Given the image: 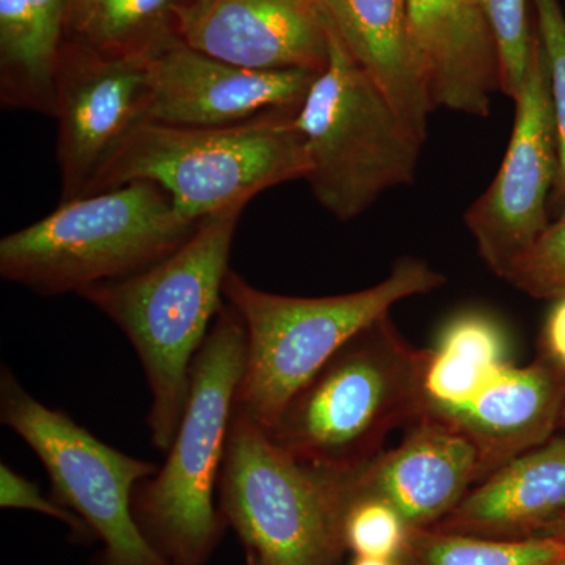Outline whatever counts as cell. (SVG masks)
I'll use <instances>...</instances> for the list:
<instances>
[{"instance_id":"6da1fadb","label":"cell","mask_w":565,"mask_h":565,"mask_svg":"<svg viewBox=\"0 0 565 565\" xmlns=\"http://www.w3.org/2000/svg\"><path fill=\"white\" fill-rule=\"evenodd\" d=\"M245 206L204 218L154 266L79 292L125 333L151 392V441L167 452L188 404L191 370L223 307V285Z\"/></svg>"},{"instance_id":"7a4b0ae2","label":"cell","mask_w":565,"mask_h":565,"mask_svg":"<svg viewBox=\"0 0 565 565\" xmlns=\"http://www.w3.org/2000/svg\"><path fill=\"white\" fill-rule=\"evenodd\" d=\"M429 359L430 349L415 348L388 313L381 316L300 386L267 437L319 470H356L382 451L396 427L423 414Z\"/></svg>"},{"instance_id":"3957f363","label":"cell","mask_w":565,"mask_h":565,"mask_svg":"<svg viewBox=\"0 0 565 565\" xmlns=\"http://www.w3.org/2000/svg\"><path fill=\"white\" fill-rule=\"evenodd\" d=\"M446 278L418 258L397 259L385 280L362 291L289 297L262 291L230 269L223 296L245 327L243 377L234 411L264 433L300 386L341 345L407 297L435 291Z\"/></svg>"},{"instance_id":"277c9868","label":"cell","mask_w":565,"mask_h":565,"mask_svg":"<svg viewBox=\"0 0 565 565\" xmlns=\"http://www.w3.org/2000/svg\"><path fill=\"white\" fill-rule=\"evenodd\" d=\"M244 359L243 319L223 303L193 360L188 404L166 463L134 492V516L170 565H204L226 526L214 493Z\"/></svg>"},{"instance_id":"5b68a950","label":"cell","mask_w":565,"mask_h":565,"mask_svg":"<svg viewBox=\"0 0 565 565\" xmlns=\"http://www.w3.org/2000/svg\"><path fill=\"white\" fill-rule=\"evenodd\" d=\"M200 223L182 218L159 185L132 181L61 202L46 217L2 237L0 277L41 296L79 294L162 262Z\"/></svg>"},{"instance_id":"8992f818","label":"cell","mask_w":565,"mask_h":565,"mask_svg":"<svg viewBox=\"0 0 565 565\" xmlns=\"http://www.w3.org/2000/svg\"><path fill=\"white\" fill-rule=\"evenodd\" d=\"M297 111H273L241 125L185 128L145 121L99 174L90 195L150 181L191 223L233 207L274 185L305 180L307 150Z\"/></svg>"},{"instance_id":"52a82bcc","label":"cell","mask_w":565,"mask_h":565,"mask_svg":"<svg viewBox=\"0 0 565 565\" xmlns=\"http://www.w3.org/2000/svg\"><path fill=\"white\" fill-rule=\"evenodd\" d=\"M296 125L307 150L305 181L340 221L359 217L382 193L414 182L422 141L332 28L329 63L297 110Z\"/></svg>"},{"instance_id":"ba28073f","label":"cell","mask_w":565,"mask_h":565,"mask_svg":"<svg viewBox=\"0 0 565 565\" xmlns=\"http://www.w3.org/2000/svg\"><path fill=\"white\" fill-rule=\"evenodd\" d=\"M218 511L256 565H343L345 501L334 471L286 455L233 412Z\"/></svg>"},{"instance_id":"9c48e42d","label":"cell","mask_w":565,"mask_h":565,"mask_svg":"<svg viewBox=\"0 0 565 565\" xmlns=\"http://www.w3.org/2000/svg\"><path fill=\"white\" fill-rule=\"evenodd\" d=\"M0 419L39 456L52 500L81 516L103 542L102 565H170L132 511L136 487L159 467L111 448L65 412L40 403L7 366L0 374Z\"/></svg>"},{"instance_id":"30bf717a","label":"cell","mask_w":565,"mask_h":565,"mask_svg":"<svg viewBox=\"0 0 565 565\" xmlns=\"http://www.w3.org/2000/svg\"><path fill=\"white\" fill-rule=\"evenodd\" d=\"M514 103V129L503 163L465 214L482 262L500 278H505L552 223L550 199L559 170V148L548 65L539 35L525 84Z\"/></svg>"},{"instance_id":"8fae6325","label":"cell","mask_w":565,"mask_h":565,"mask_svg":"<svg viewBox=\"0 0 565 565\" xmlns=\"http://www.w3.org/2000/svg\"><path fill=\"white\" fill-rule=\"evenodd\" d=\"M150 102L148 58L110 57L66 35L55 73L61 202L90 195L122 143L148 121Z\"/></svg>"},{"instance_id":"7c38bea8","label":"cell","mask_w":565,"mask_h":565,"mask_svg":"<svg viewBox=\"0 0 565 565\" xmlns=\"http://www.w3.org/2000/svg\"><path fill=\"white\" fill-rule=\"evenodd\" d=\"M318 74L244 68L193 50L178 39L150 58L148 121L223 128L273 111H297Z\"/></svg>"},{"instance_id":"4fadbf2b","label":"cell","mask_w":565,"mask_h":565,"mask_svg":"<svg viewBox=\"0 0 565 565\" xmlns=\"http://www.w3.org/2000/svg\"><path fill=\"white\" fill-rule=\"evenodd\" d=\"M174 20L188 46L244 68L321 73L329 63L321 0H180Z\"/></svg>"},{"instance_id":"5bb4252c","label":"cell","mask_w":565,"mask_h":565,"mask_svg":"<svg viewBox=\"0 0 565 565\" xmlns=\"http://www.w3.org/2000/svg\"><path fill=\"white\" fill-rule=\"evenodd\" d=\"M403 444L381 451L370 462L338 473L345 509L356 498L392 505L408 530L433 527L479 481V455L455 426L423 412L407 426Z\"/></svg>"},{"instance_id":"9a60e30c","label":"cell","mask_w":565,"mask_h":565,"mask_svg":"<svg viewBox=\"0 0 565 565\" xmlns=\"http://www.w3.org/2000/svg\"><path fill=\"white\" fill-rule=\"evenodd\" d=\"M564 411L565 370L539 355L526 366L505 364L467 404L424 412L445 419L475 445L482 481L548 441Z\"/></svg>"},{"instance_id":"2e32d148","label":"cell","mask_w":565,"mask_h":565,"mask_svg":"<svg viewBox=\"0 0 565 565\" xmlns=\"http://www.w3.org/2000/svg\"><path fill=\"white\" fill-rule=\"evenodd\" d=\"M407 9L434 109L487 117L500 66L478 0H407Z\"/></svg>"},{"instance_id":"e0dca14e","label":"cell","mask_w":565,"mask_h":565,"mask_svg":"<svg viewBox=\"0 0 565 565\" xmlns=\"http://www.w3.org/2000/svg\"><path fill=\"white\" fill-rule=\"evenodd\" d=\"M564 514L565 437H552L478 482L433 527L497 541H525Z\"/></svg>"},{"instance_id":"ac0fdd59","label":"cell","mask_w":565,"mask_h":565,"mask_svg":"<svg viewBox=\"0 0 565 565\" xmlns=\"http://www.w3.org/2000/svg\"><path fill=\"white\" fill-rule=\"evenodd\" d=\"M330 28L424 143L434 110L408 21L407 0H321Z\"/></svg>"},{"instance_id":"d6986e66","label":"cell","mask_w":565,"mask_h":565,"mask_svg":"<svg viewBox=\"0 0 565 565\" xmlns=\"http://www.w3.org/2000/svg\"><path fill=\"white\" fill-rule=\"evenodd\" d=\"M68 0H0V103L55 115V73Z\"/></svg>"},{"instance_id":"ffe728a7","label":"cell","mask_w":565,"mask_h":565,"mask_svg":"<svg viewBox=\"0 0 565 565\" xmlns=\"http://www.w3.org/2000/svg\"><path fill=\"white\" fill-rule=\"evenodd\" d=\"M505 364L508 338L497 319L481 311L455 316L430 349L424 411L467 404Z\"/></svg>"},{"instance_id":"44dd1931","label":"cell","mask_w":565,"mask_h":565,"mask_svg":"<svg viewBox=\"0 0 565 565\" xmlns=\"http://www.w3.org/2000/svg\"><path fill=\"white\" fill-rule=\"evenodd\" d=\"M180 0H99L79 39L110 57L150 58L180 39Z\"/></svg>"},{"instance_id":"7402d4cb","label":"cell","mask_w":565,"mask_h":565,"mask_svg":"<svg viewBox=\"0 0 565 565\" xmlns=\"http://www.w3.org/2000/svg\"><path fill=\"white\" fill-rule=\"evenodd\" d=\"M565 557L557 539L497 541L434 527L408 530L396 565H545Z\"/></svg>"},{"instance_id":"603a6c76","label":"cell","mask_w":565,"mask_h":565,"mask_svg":"<svg viewBox=\"0 0 565 565\" xmlns=\"http://www.w3.org/2000/svg\"><path fill=\"white\" fill-rule=\"evenodd\" d=\"M492 32L500 66V90L515 102L533 61L535 41L531 0H478Z\"/></svg>"},{"instance_id":"cb8c5ba5","label":"cell","mask_w":565,"mask_h":565,"mask_svg":"<svg viewBox=\"0 0 565 565\" xmlns=\"http://www.w3.org/2000/svg\"><path fill=\"white\" fill-rule=\"evenodd\" d=\"M535 31L544 46L552 88L555 115L559 170L552 199L550 215L556 218L565 211V13L559 0H531Z\"/></svg>"},{"instance_id":"d4e9b609","label":"cell","mask_w":565,"mask_h":565,"mask_svg":"<svg viewBox=\"0 0 565 565\" xmlns=\"http://www.w3.org/2000/svg\"><path fill=\"white\" fill-rule=\"evenodd\" d=\"M407 533L403 516L384 501L356 498L345 509L344 544L355 556L396 559Z\"/></svg>"},{"instance_id":"484cf974","label":"cell","mask_w":565,"mask_h":565,"mask_svg":"<svg viewBox=\"0 0 565 565\" xmlns=\"http://www.w3.org/2000/svg\"><path fill=\"white\" fill-rule=\"evenodd\" d=\"M504 280L535 299L565 296V211L516 259Z\"/></svg>"},{"instance_id":"4316f807","label":"cell","mask_w":565,"mask_h":565,"mask_svg":"<svg viewBox=\"0 0 565 565\" xmlns=\"http://www.w3.org/2000/svg\"><path fill=\"white\" fill-rule=\"evenodd\" d=\"M0 505L3 509H28L40 512L68 525L73 533L85 535L90 533L81 516L71 512L57 501L47 500L41 494L40 487L24 476L11 470L9 465L0 467Z\"/></svg>"},{"instance_id":"83f0119b","label":"cell","mask_w":565,"mask_h":565,"mask_svg":"<svg viewBox=\"0 0 565 565\" xmlns=\"http://www.w3.org/2000/svg\"><path fill=\"white\" fill-rule=\"evenodd\" d=\"M539 355L565 370V296L556 300L542 330Z\"/></svg>"},{"instance_id":"f1b7e54d","label":"cell","mask_w":565,"mask_h":565,"mask_svg":"<svg viewBox=\"0 0 565 565\" xmlns=\"http://www.w3.org/2000/svg\"><path fill=\"white\" fill-rule=\"evenodd\" d=\"M99 0H68V35H79Z\"/></svg>"},{"instance_id":"f546056e","label":"cell","mask_w":565,"mask_h":565,"mask_svg":"<svg viewBox=\"0 0 565 565\" xmlns=\"http://www.w3.org/2000/svg\"><path fill=\"white\" fill-rule=\"evenodd\" d=\"M535 537L557 539V541L565 542V514L546 525Z\"/></svg>"},{"instance_id":"4dcf8cb0","label":"cell","mask_w":565,"mask_h":565,"mask_svg":"<svg viewBox=\"0 0 565 565\" xmlns=\"http://www.w3.org/2000/svg\"><path fill=\"white\" fill-rule=\"evenodd\" d=\"M351 565H396L394 559H381V557L355 556Z\"/></svg>"},{"instance_id":"1f68e13d","label":"cell","mask_w":565,"mask_h":565,"mask_svg":"<svg viewBox=\"0 0 565 565\" xmlns=\"http://www.w3.org/2000/svg\"><path fill=\"white\" fill-rule=\"evenodd\" d=\"M545 565H565V557H561V559L553 561V563L545 564Z\"/></svg>"},{"instance_id":"d6a6232c","label":"cell","mask_w":565,"mask_h":565,"mask_svg":"<svg viewBox=\"0 0 565 565\" xmlns=\"http://www.w3.org/2000/svg\"><path fill=\"white\" fill-rule=\"evenodd\" d=\"M561 423L565 424V411H564V415H563V422H561Z\"/></svg>"},{"instance_id":"836d02e7","label":"cell","mask_w":565,"mask_h":565,"mask_svg":"<svg viewBox=\"0 0 565 565\" xmlns=\"http://www.w3.org/2000/svg\"><path fill=\"white\" fill-rule=\"evenodd\" d=\"M247 565H256L255 563H250V561H247Z\"/></svg>"}]
</instances>
